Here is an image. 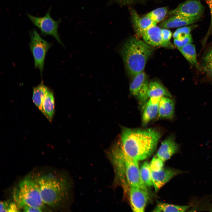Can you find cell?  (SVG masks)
<instances>
[{
    "label": "cell",
    "mask_w": 212,
    "mask_h": 212,
    "mask_svg": "<svg viewBox=\"0 0 212 212\" xmlns=\"http://www.w3.org/2000/svg\"><path fill=\"white\" fill-rule=\"evenodd\" d=\"M161 136L155 128H131L121 127V132L116 143L121 150L138 161L149 157L155 150Z\"/></svg>",
    "instance_id": "cell-1"
},
{
    "label": "cell",
    "mask_w": 212,
    "mask_h": 212,
    "mask_svg": "<svg viewBox=\"0 0 212 212\" xmlns=\"http://www.w3.org/2000/svg\"><path fill=\"white\" fill-rule=\"evenodd\" d=\"M153 49L145 42L132 38L122 46L120 52L128 73L135 76L143 72Z\"/></svg>",
    "instance_id": "cell-2"
},
{
    "label": "cell",
    "mask_w": 212,
    "mask_h": 212,
    "mask_svg": "<svg viewBox=\"0 0 212 212\" xmlns=\"http://www.w3.org/2000/svg\"><path fill=\"white\" fill-rule=\"evenodd\" d=\"M37 180L44 204L57 208L64 203L68 189V184L64 178L49 173L42 175Z\"/></svg>",
    "instance_id": "cell-3"
},
{
    "label": "cell",
    "mask_w": 212,
    "mask_h": 212,
    "mask_svg": "<svg viewBox=\"0 0 212 212\" xmlns=\"http://www.w3.org/2000/svg\"><path fill=\"white\" fill-rule=\"evenodd\" d=\"M14 200L20 208L25 206L43 209L44 204L37 180L27 177L23 179L13 190Z\"/></svg>",
    "instance_id": "cell-4"
},
{
    "label": "cell",
    "mask_w": 212,
    "mask_h": 212,
    "mask_svg": "<svg viewBox=\"0 0 212 212\" xmlns=\"http://www.w3.org/2000/svg\"><path fill=\"white\" fill-rule=\"evenodd\" d=\"M112 149L118 155L123 163L126 177L130 186L148 189L141 180L138 161L125 153L116 142L112 146Z\"/></svg>",
    "instance_id": "cell-5"
},
{
    "label": "cell",
    "mask_w": 212,
    "mask_h": 212,
    "mask_svg": "<svg viewBox=\"0 0 212 212\" xmlns=\"http://www.w3.org/2000/svg\"><path fill=\"white\" fill-rule=\"evenodd\" d=\"M51 46L52 44L42 38L36 30H33L31 36L30 48L34 57V66L39 69L41 76L46 55Z\"/></svg>",
    "instance_id": "cell-6"
},
{
    "label": "cell",
    "mask_w": 212,
    "mask_h": 212,
    "mask_svg": "<svg viewBox=\"0 0 212 212\" xmlns=\"http://www.w3.org/2000/svg\"><path fill=\"white\" fill-rule=\"evenodd\" d=\"M49 9L42 17L35 16L29 14H28L27 16L33 24L39 29L42 34L52 36L64 47L58 32L59 21L54 20L51 17Z\"/></svg>",
    "instance_id": "cell-7"
},
{
    "label": "cell",
    "mask_w": 212,
    "mask_h": 212,
    "mask_svg": "<svg viewBox=\"0 0 212 212\" xmlns=\"http://www.w3.org/2000/svg\"><path fill=\"white\" fill-rule=\"evenodd\" d=\"M204 7L199 0H186L170 11L172 16L181 15L190 17H200Z\"/></svg>",
    "instance_id": "cell-8"
},
{
    "label": "cell",
    "mask_w": 212,
    "mask_h": 212,
    "mask_svg": "<svg viewBox=\"0 0 212 212\" xmlns=\"http://www.w3.org/2000/svg\"><path fill=\"white\" fill-rule=\"evenodd\" d=\"M129 194L130 204L133 211H144L150 198L148 189L130 186Z\"/></svg>",
    "instance_id": "cell-9"
},
{
    "label": "cell",
    "mask_w": 212,
    "mask_h": 212,
    "mask_svg": "<svg viewBox=\"0 0 212 212\" xmlns=\"http://www.w3.org/2000/svg\"><path fill=\"white\" fill-rule=\"evenodd\" d=\"M183 172L179 170L170 168H163L158 171L151 170L152 179L155 191H157L174 177Z\"/></svg>",
    "instance_id": "cell-10"
},
{
    "label": "cell",
    "mask_w": 212,
    "mask_h": 212,
    "mask_svg": "<svg viewBox=\"0 0 212 212\" xmlns=\"http://www.w3.org/2000/svg\"><path fill=\"white\" fill-rule=\"evenodd\" d=\"M178 145L172 137H169L161 143L156 154L164 161L170 159L179 150Z\"/></svg>",
    "instance_id": "cell-11"
},
{
    "label": "cell",
    "mask_w": 212,
    "mask_h": 212,
    "mask_svg": "<svg viewBox=\"0 0 212 212\" xmlns=\"http://www.w3.org/2000/svg\"><path fill=\"white\" fill-rule=\"evenodd\" d=\"M142 36L145 42L150 46L164 47L169 46L163 40L161 29L156 26L146 30Z\"/></svg>",
    "instance_id": "cell-12"
},
{
    "label": "cell",
    "mask_w": 212,
    "mask_h": 212,
    "mask_svg": "<svg viewBox=\"0 0 212 212\" xmlns=\"http://www.w3.org/2000/svg\"><path fill=\"white\" fill-rule=\"evenodd\" d=\"M161 97H152L148 99L143 111L142 122L143 126L146 125L158 115L159 104Z\"/></svg>",
    "instance_id": "cell-13"
},
{
    "label": "cell",
    "mask_w": 212,
    "mask_h": 212,
    "mask_svg": "<svg viewBox=\"0 0 212 212\" xmlns=\"http://www.w3.org/2000/svg\"><path fill=\"white\" fill-rule=\"evenodd\" d=\"M200 17H190L181 15H175L163 21L160 26L166 28L187 26L197 21Z\"/></svg>",
    "instance_id": "cell-14"
},
{
    "label": "cell",
    "mask_w": 212,
    "mask_h": 212,
    "mask_svg": "<svg viewBox=\"0 0 212 212\" xmlns=\"http://www.w3.org/2000/svg\"><path fill=\"white\" fill-rule=\"evenodd\" d=\"M171 97H161L159 104L158 115L163 118L171 119L174 116L175 104Z\"/></svg>",
    "instance_id": "cell-15"
},
{
    "label": "cell",
    "mask_w": 212,
    "mask_h": 212,
    "mask_svg": "<svg viewBox=\"0 0 212 212\" xmlns=\"http://www.w3.org/2000/svg\"><path fill=\"white\" fill-rule=\"evenodd\" d=\"M131 15L135 28L137 33L140 35L148 29L156 26L157 23L147 16L141 17L134 10L132 11Z\"/></svg>",
    "instance_id": "cell-16"
},
{
    "label": "cell",
    "mask_w": 212,
    "mask_h": 212,
    "mask_svg": "<svg viewBox=\"0 0 212 212\" xmlns=\"http://www.w3.org/2000/svg\"><path fill=\"white\" fill-rule=\"evenodd\" d=\"M54 99L52 90L48 89L42 104L43 114L50 122L54 113Z\"/></svg>",
    "instance_id": "cell-17"
},
{
    "label": "cell",
    "mask_w": 212,
    "mask_h": 212,
    "mask_svg": "<svg viewBox=\"0 0 212 212\" xmlns=\"http://www.w3.org/2000/svg\"><path fill=\"white\" fill-rule=\"evenodd\" d=\"M48 89L49 88L44 85L42 81L33 89V101L42 113L43 102Z\"/></svg>",
    "instance_id": "cell-18"
},
{
    "label": "cell",
    "mask_w": 212,
    "mask_h": 212,
    "mask_svg": "<svg viewBox=\"0 0 212 212\" xmlns=\"http://www.w3.org/2000/svg\"><path fill=\"white\" fill-rule=\"evenodd\" d=\"M148 95L149 98L152 97H172L169 92L159 83L151 81L148 84Z\"/></svg>",
    "instance_id": "cell-19"
},
{
    "label": "cell",
    "mask_w": 212,
    "mask_h": 212,
    "mask_svg": "<svg viewBox=\"0 0 212 212\" xmlns=\"http://www.w3.org/2000/svg\"><path fill=\"white\" fill-rule=\"evenodd\" d=\"M178 49L184 57L189 63L197 68L199 69V66L197 60L196 49L194 44L190 43Z\"/></svg>",
    "instance_id": "cell-20"
},
{
    "label": "cell",
    "mask_w": 212,
    "mask_h": 212,
    "mask_svg": "<svg viewBox=\"0 0 212 212\" xmlns=\"http://www.w3.org/2000/svg\"><path fill=\"white\" fill-rule=\"evenodd\" d=\"M191 206V205L178 206L163 202L158 203L153 212H184Z\"/></svg>",
    "instance_id": "cell-21"
},
{
    "label": "cell",
    "mask_w": 212,
    "mask_h": 212,
    "mask_svg": "<svg viewBox=\"0 0 212 212\" xmlns=\"http://www.w3.org/2000/svg\"><path fill=\"white\" fill-rule=\"evenodd\" d=\"M133 78L130 85V90L133 95L137 97L147 78L143 71L138 74Z\"/></svg>",
    "instance_id": "cell-22"
},
{
    "label": "cell",
    "mask_w": 212,
    "mask_h": 212,
    "mask_svg": "<svg viewBox=\"0 0 212 212\" xmlns=\"http://www.w3.org/2000/svg\"><path fill=\"white\" fill-rule=\"evenodd\" d=\"M151 172L150 164L147 162H144L140 169V177L144 185L150 188L153 186Z\"/></svg>",
    "instance_id": "cell-23"
},
{
    "label": "cell",
    "mask_w": 212,
    "mask_h": 212,
    "mask_svg": "<svg viewBox=\"0 0 212 212\" xmlns=\"http://www.w3.org/2000/svg\"><path fill=\"white\" fill-rule=\"evenodd\" d=\"M148 80L146 79L136 97L142 111L149 98L148 95Z\"/></svg>",
    "instance_id": "cell-24"
},
{
    "label": "cell",
    "mask_w": 212,
    "mask_h": 212,
    "mask_svg": "<svg viewBox=\"0 0 212 212\" xmlns=\"http://www.w3.org/2000/svg\"><path fill=\"white\" fill-rule=\"evenodd\" d=\"M167 12L166 8L160 7L156 9L146 15L157 24L162 21L164 18Z\"/></svg>",
    "instance_id": "cell-25"
},
{
    "label": "cell",
    "mask_w": 212,
    "mask_h": 212,
    "mask_svg": "<svg viewBox=\"0 0 212 212\" xmlns=\"http://www.w3.org/2000/svg\"><path fill=\"white\" fill-rule=\"evenodd\" d=\"M194 26H190L183 27L178 29L173 34L174 39H181L190 34V32L194 28Z\"/></svg>",
    "instance_id": "cell-26"
},
{
    "label": "cell",
    "mask_w": 212,
    "mask_h": 212,
    "mask_svg": "<svg viewBox=\"0 0 212 212\" xmlns=\"http://www.w3.org/2000/svg\"><path fill=\"white\" fill-rule=\"evenodd\" d=\"M165 162L156 155L151 160L150 165L151 170L154 171H158L163 168Z\"/></svg>",
    "instance_id": "cell-27"
},
{
    "label": "cell",
    "mask_w": 212,
    "mask_h": 212,
    "mask_svg": "<svg viewBox=\"0 0 212 212\" xmlns=\"http://www.w3.org/2000/svg\"><path fill=\"white\" fill-rule=\"evenodd\" d=\"M193 41L192 36L191 34L187 35L184 38L181 39H174V43L178 48L182 47L188 44L191 43Z\"/></svg>",
    "instance_id": "cell-28"
},
{
    "label": "cell",
    "mask_w": 212,
    "mask_h": 212,
    "mask_svg": "<svg viewBox=\"0 0 212 212\" xmlns=\"http://www.w3.org/2000/svg\"><path fill=\"white\" fill-rule=\"evenodd\" d=\"M161 33L164 42L168 45H170V41L172 36L171 31L167 28H164L161 29Z\"/></svg>",
    "instance_id": "cell-29"
},
{
    "label": "cell",
    "mask_w": 212,
    "mask_h": 212,
    "mask_svg": "<svg viewBox=\"0 0 212 212\" xmlns=\"http://www.w3.org/2000/svg\"><path fill=\"white\" fill-rule=\"evenodd\" d=\"M204 62V66L212 65V49L205 56Z\"/></svg>",
    "instance_id": "cell-30"
},
{
    "label": "cell",
    "mask_w": 212,
    "mask_h": 212,
    "mask_svg": "<svg viewBox=\"0 0 212 212\" xmlns=\"http://www.w3.org/2000/svg\"><path fill=\"white\" fill-rule=\"evenodd\" d=\"M22 208L24 212H42V209L41 208L28 206H24Z\"/></svg>",
    "instance_id": "cell-31"
},
{
    "label": "cell",
    "mask_w": 212,
    "mask_h": 212,
    "mask_svg": "<svg viewBox=\"0 0 212 212\" xmlns=\"http://www.w3.org/2000/svg\"><path fill=\"white\" fill-rule=\"evenodd\" d=\"M19 208L15 202H10L8 208L7 210V212H19Z\"/></svg>",
    "instance_id": "cell-32"
},
{
    "label": "cell",
    "mask_w": 212,
    "mask_h": 212,
    "mask_svg": "<svg viewBox=\"0 0 212 212\" xmlns=\"http://www.w3.org/2000/svg\"><path fill=\"white\" fill-rule=\"evenodd\" d=\"M10 202L8 201H1L0 203V212H7Z\"/></svg>",
    "instance_id": "cell-33"
},
{
    "label": "cell",
    "mask_w": 212,
    "mask_h": 212,
    "mask_svg": "<svg viewBox=\"0 0 212 212\" xmlns=\"http://www.w3.org/2000/svg\"><path fill=\"white\" fill-rule=\"evenodd\" d=\"M206 72L212 77V65L204 66Z\"/></svg>",
    "instance_id": "cell-34"
},
{
    "label": "cell",
    "mask_w": 212,
    "mask_h": 212,
    "mask_svg": "<svg viewBox=\"0 0 212 212\" xmlns=\"http://www.w3.org/2000/svg\"><path fill=\"white\" fill-rule=\"evenodd\" d=\"M211 15V20L209 27L208 31V34H209L212 31V10H210Z\"/></svg>",
    "instance_id": "cell-35"
},
{
    "label": "cell",
    "mask_w": 212,
    "mask_h": 212,
    "mask_svg": "<svg viewBox=\"0 0 212 212\" xmlns=\"http://www.w3.org/2000/svg\"><path fill=\"white\" fill-rule=\"evenodd\" d=\"M208 4L210 10H212V0H204Z\"/></svg>",
    "instance_id": "cell-36"
}]
</instances>
